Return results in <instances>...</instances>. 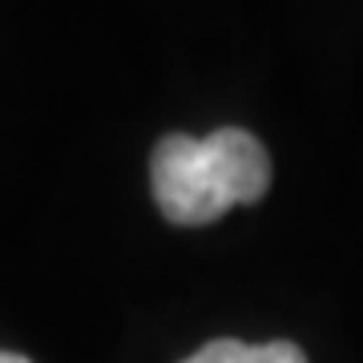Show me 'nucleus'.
<instances>
[{
	"label": "nucleus",
	"instance_id": "nucleus-1",
	"mask_svg": "<svg viewBox=\"0 0 363 363\" xmlns=\"http://www.w3.org/2000/svg\"><path fill=\"white\" fill-rule=\"evenodd\" d=\"M157 210L178 226H206L230 206H250L271 190V154L247 130L210 138L169 133L150 162Z\"/></svg>",
	"mask_w": 363,
	"mask_h": 363
},
{
	"label": "nucleus",
	"instance_id": "nucleus-2",
	"mask_svg": "<svg viewBox=\"0 0 363 363\" xmlns=\"http://www.w3.org/2000/svg\"><path fill=\"white\" fill-rule=\"evenodd\" d=\"M182 363H307L303 347L274 339V343H242V339H214Z\"/></svg>",
	"mask_w": 363,
	"mask_h": 363
},
{
	"label": "nucleus",
	"instance_id": "nucleus-3",
	"mask_svg": "<svg viewBox=\"0 0 363 363\" xmlns=\"http://www.w3.org/2000/svg\"><path fill=\"white\" fill-rule=\"evenodd\" d=\"M0 363H33V359H25V355H16V351H0Z\"/></svg>",
	"mask_w": 363,
	"mask_h": 363
}]
</instances>
